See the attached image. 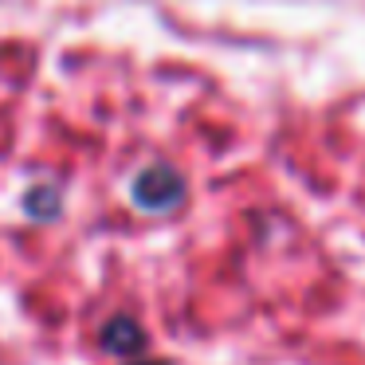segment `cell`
I'll use <instances>...</instances> for the list:
<instances>
[{
  "label": "cell",
  "mask_w": 365,
  "mask_h": 365,
  "mask_svg": "<svg viewBox=\"0 0 365 365\" xmlns=\"http://www.w3.org/2000/svg\"><path fill=\"white\" fill-rule=\"evenodd\" d=\"M181 192H185L181 177L169 173V169H145L134 185V197L142 208H169L181 200Z\"/></svg>",
  "instance_id": "1"
}]
</instances>
